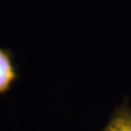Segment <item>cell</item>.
I'll list each match as a JSON object with an SVG mask.
<instances>
[{"label": "cell", "mask_w": 131, "mask_h": 131, "mask_svg": "<svg viewBox=\"0 0 131 131\" xmlns=\"http://www.w3.org/2000/svg\"><path fill=\"white\" fill-rule=\"evenodd\" d=\"M18 79L14 54L9 49L0 47V95L7 93Z\"/></svg>", "instance_id": "1"}, {"label": "cell", "mask_w": 131, "mask_h": 131, "mask_svg": "<svg viewBox=\"0 0 131 131\" xmlns=\"http://www.w3.org/2000/svg\"><path fill=\"white\" fill-rule=\"evenodd\" d=\"M102 131H131V108L128 101L115 109L110 122Z\"/></svg>", "instance_id": "2"}]
</instances>
